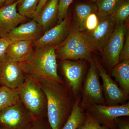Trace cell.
I'll return each instance as SVG.
<instances>
[{"label": "cell", "mask_w": 129, "mask_h": 129, "mask_svg": "<svg viewBox=\"0 0 129 129\" xmlns=\"http://www.w3.org/2000/svg\"><path fill=\"white\" fill-rule=\"evenodd\" d=\"M37 77L46 96L49 125L51 129H61L72 113L73 95L65 83Z\"/></svg>", "instance_id": "1"}, {"label": "cell", "mask_w": 129, "mask_h": 129, "mask_svg": "<svg viewBox=\"0 0 129 129\" xmlns=\"http://www.w3.org/2000/svg\"><path fill=\"white\" fill-rule=\"evenodd\" d=\"M19 64L25 74L64 83L57 73L55 47L36 48L27 61Z\"/></svg>", "instance_id": "2"}, {"label": "cell", "mask_w": 129, "mask_h": 129, "mask_svg": "<svg viewBox=\"0 0 129 129\" xmlns=\"http://www.w3.org/2000/svg\"><path fill=\"white\" fill-rule=\"evenodd\" d=\"M16 90L20 101L35 120L47 115L46 96L37 76L25 75L23 83Z\"/></svg>", "instance_id": "3"}, {"label": "cell", "mask_w": 129, "mask_h": 129, "mask_svg": "<svg viewBox=\"0 0 129 129\" xmlns=\"http://www.w3.org/2000/svg\"><path fill=\"white\" fill-rule=\"evenodd\" d=\"M55 51L57 58L62 61L85 60L90 62L93 60L92 50L81 33L74 26L72 27L67 38L55 47Z\"/></svg>", "instance_id": "4"}, {"label": "cell", "mask_w": 129, "mask_h": 129, "mask_svg": "<svg viewBox=\"0 0 129 129\" xmlns=\"http://www.w3.org/2000/svg\"><path fill=\"white\" fill-rule=\"evenodd\" d=\"M90 67L83 83L81 107L86 110L95 104L106 105L99 73L94 60L90 62Z\"/></svg>", "instance_id": "5"}, {"label": "cell", "mask_w": 129, "mask_h": 129, "mask_svg": "<svg viewBox=\"0 0 129 129\" xmlns=\"http://www.w3.org/2000/svg\"><path fill=\"white\" fill-rule=\"evenodd\" d=\"M35 120L21 101L0 112V128L29 129Z\"/></svg>", "instance_id": "6"}, {"label": "cell", "mask_w": 129, "mask_h": 129, "mask_svg": "<svg viewBox=\"0 0 129 129\" xmlns=\"http://www.w3.org/2000/svg\"><path fill=\"white\" fill-rule=\"evenodd\" d=\"M99 23L94 30L80 32L93 52L102 54L116 25L112 15L99 17Z\"/></svg>", "instance_id": "7"}, {"label": "cell", "mask_w": 129, "mask_h": 129, "mask_svg": "<svg viewBox=\"0 0 129 129\" xmlns=\"http://www.w3.org/2000/svg\"><path fill=\"white\" fill-rule=\"evenodd\" d=\"M97 122L108 129L115 128V119L129 116V103L115 106L95 104L86 110Z\"/></svg>", "instance_id": "8"}, {"label": "cell", "mask_w": 129, "mask_h": 129, "mask_svg": "<svg viewBox=\"0 0 129 129\" xmlns=\"http://www.w3.org/2000/svg\"><path fill=\"white\" fill-rule=\"evenodd\" d=\"M25 74L19 63L6 54L0 58V85L16 89L23 83Z\"/></svg>", "instance_id": "9"}, {"label": "cell", "mask_w": 129, "mask_h": 129, "mask_svg": "<svg viewBox=\"0 0 129 129\" xmlns=\"http://www.w3.org/2000/svg\"><path fill=\"white\" fill-rule=\"evenodd\" d=\"M127 29L126 23L116 26L103 48L102 54L109 68H113L119 63Z\"/></svg>", "instance_id": "10"}, {"label": "cell", "mask_w": 129, "mask_h": 129, "mask_svg": "<svg viewBox=\"0 0 129 129\" xmlns=\"http://www.w3.org/2000/svg\"><path fill=\"white\" fill-rule=\"evenodd\" d=\"M98 73L103 81V90L106 105L115 106L124 103L128 99L123 91L108 74L101 62L94 59Z\"/></svg>", "instance_id": "11"}, {"label": "cell", "mask_w": 129, "mask_h": 129, "mask_svg": "<svg viewBox=\"0 0 129 129\" xmlns=\"http://www.w3.org/2000/svg\"><path fill=\"white\" fill-rule=\"evenodd\" d=\"M72 27L69 18L66 17L61 22L46 30L33 42L36 48L56 47L61 43L69 35Z\"/></svg>", "instance_id": "12"}, {"label": "cell", "mask_w": 129, "mask_h": 129, "mask_svg": "<svg viewBox=\"0 0 129 129\" xmlns=\"http://www.w3.org/2000/svg\"><path fill=\"white\" fill-rule=\"evenodd\" d=\"M61 68L68 86L75 98L82 88L85 65L81 61H62Z\"/></svg>", "instance_id": "13"}, {"label": "cell", "mask_w": 129, "mask_h": 129, "mask_svg": "<svg viewBox=\"0 0 129 129\" xmlns=\"http://www.w3.org/2000/svg\"><path fill=\"white\" fill-rule=\"evenodd\" d=\"M19 0L0 8V36L4 37L17 26L26 22L27 18L18 12Z\"/></svg>", "instance_id": "14"}, {"label": "cell", "mask_w": 129, "mask_h": 129, "mask_svg": "<svg viewBox=\"0 0 129 129\" xmlns=\"http://www.w3.org/2000/svg\"><path fill=\"white\" fill-rule=\"evenodd\" d=\"M43 32L39 24L32 19L17 26L4 37L11 42L21 41L34 42L42 35Z\"/></svg>", "instance_id": "15"}, {"label": "cell", "mask_w": 129, "mask_h": 129, "mask_svg": "<svg viewBox=\"0 0 129 129\" xmlns=\"http://www.w3.org/2000/svg\"><path fill=\"white\" fill-rule=\"evenodd\" d=\"M33 42L21 41L11 42L6 54L12 59L19 63L24 62L29 58L34 51Z\"/></svg>", "instance_id": "16"}, {"label": "cell", "mask_w": 129, "mask_h": 129, "mask_svg": "<svg viewBox=\"0 0 129 129\" xmlns=\"http://www.w3.org/2000/svg\"><path fill=\"white\" fill-rule=\"evenodd\" d=\"M59 0H49L34 19L41 27L43 31H46L57 19Z\"/></svg>", "instance_id": "17"}, {"label": "cell", "mask_w": 129, "mask_h": 129, "mask_svg": "<svg viewBox=\"0 0 129 129\" xmlns=\"http://www.w3.org/2000/svg\"><path fill=\"white\" fill-rule=\"evenodd\" d=\"M112 75L125 94H129V60L119 63L113 68Z\"/></svg>", "instance_id": "18"}, {"label": "cell", "mask_w": 129, "mask_h": 129, "mask_svg": "<svg viewBox=\"0 0 129 129\" xmlns=\"http://www.w3.org/2000/svg\"><path fill=\"white\" fill-rule=\"evenodd\" d=\"M96 5L89 3H79L75 6L74 9V21L76 29L80 32L85 30L86 18L92 13H96Z\"/></svg>", "instance_id": "19"}, {"label": "cell", "mask_w": 129, "mask_h": 129, "mask_svg": "<svg viewBox=\"0 0 129 129\" xmlns=\"http://www.w3.org/2000/svg\"><path fill=\"white\" fill-rule=\"evenodd\" d=\"M81 98H76L71 114L61 129H77L85 122L86 112L81 107Z\"/></svg>", "instance_id": "20"}, {"label": "cell", "mask_w": 129, "mask_h": 129, "mask_svg": "<svg viewBox=\"0 0 129 129\" xmlns=\"http://www.w3.org/2000/svg\"><path fill=\"white\" fill-rule=\"evenodd\" d=\"M20 101L16 89L0 86V112Z\"/></svg>", "instance_id": "21"}, {"label": "cell", "mask_w": 129, "mask_h": 129, "mask_svg": "<svg viewBox=\"0 0 129 129\" xmlns=\"http://www.w3.org/2000/svg\"><path fill=\"white\" fill-rule=\"evenodd\" d=\"M123 0H99L96 2L97 14L99 17L112 15Z\"/></svg>", "instance_id": "22"}, {"label": "cell", "mask_w": 129, "mask_h": 129, "mask_svg": "<svg viewBox=\"0 0 129 129\" xmlns=\"http://www.w3.org/2000/svg\"><path fill=\"white\" fill-rule=\"evenodd\" d=\"M40 0H19L18 12L22 16L31 18L35 14Z\"/></svg>", "instance_id": "23"}, {"label": "cell", "mask_w": 129, "mask_h": 129, "mask_svg": "<svg viewBox=\"0 0 129 129\" xmlns=\"http://www.w3.org/2000/svg\"><path fill=\"white\" fill-rule=\"evenodd\" d=\"M112 16L116 26L126 23L129 16V0H123Z\"/></svg>", "instance_id": "24"}, {"label": "cell", "mask_w": 129, "mask_h": 129, "mask_svg": "<svg viewBox=\"0 0 129 129\" xmlns=\"http://www.w3.org/2000/svg\"><path fill=\"white\" fill-rule=\"evenodd\" d=\"M86 117L85 122L77 129H108L99 124L90 113L86 111Z\"/></svg>", "instance_id": "25"}, {"label": "cell", "mask_w": 129, "mask_h": 129, "mask_svg": "<svg viewBox=\"0 0 129 129\" xmlns=\"http://www.w3.org/2000/svg\"><path fill=\"white\" fill-rule=\"evenodd\" d=\"M74 0H59L57 20L60 23L67 16L68 9Z\"/></svg>", "instance_id": "26"}, {"label": "cell", "mask_w": 129, "mask_h": 129, "mask_svg": "<svg viewBox=\"0 0 129 129\" xmlns=\"http://www.w3.org/2000/svg\"><path fill=\"white\" fill-rule=\"evenodd\" d=\"M99 17L96 13H92L86 18L85 22V31H90L94 30L99 23Z\"/></svg>", "instance_id": "27"}, {"label": "cell", "mask_w": 129, "mask_h": 129, "mask_svg": "<svg viewBox=\"0 0 129 129\" xmlns=\"http://www.w3.org/2000/svg\"><path fill=\"white\" fill-rule=\"evenodd\" d=\"M129 60V34L128 29L125 34L124 44L119 56V63L124 60Z\"/></svg>", "instance_id": "28"}, {"label": "cell", "mask_w": 129, "mask_h": 129, "mask_svg": "<svg viewBox=\"0 0 129 129\" xmlns=\"http://www.w3.org/2000/svg\"><path fill=\"white\" fill-rule=\"evenodd\" d=\"M36 119L33 121L29 129H51L49 125L48 127L47 124L42 121V119Z\"/></svg>", "instance_id": "29"}, {"label": "cell", "mask_w": 129, "mask_h": 129, "mask_svg": "<svg viewBox=\"0 0 129 129\" xmlns=\"http://www.w3.org/2000/svg\"><path fill=\"white\" fill-rule=\"evenodd\" d=\"M118 117L115 120L114 129H129V120Z\"/></svg>", "instance_id": "30"}, {"label": "cell", "mask_w": 129, "mask_h": 129, "mask_svg": "<svg viewBox=\"0 0 129 129\" xmlns=\"http://www.w3.org/2000/svg\"><path fill=\"white\" fill-rule=\"evenodd\" d=\"M11 43L5 37L0 36V58L6 54L8 47Z\"/></svg>", "instance_id": "31"}, {"label": "cell", "mask_w": 129, "mask_h": 129, "mask_svg": "<svg viewBox=\"0 0 129 129\" xmlns=\"http://www.w3.org/2000/svg\"><path fill=\"white\" fill-rule=\"evenodd\" d=\"M48 0H40L39 3L37 6V9L35 12V14L33 15L32 17V19L34 18L35 17L37 16L40 12L41 11L43 8L44 7L45 5L46 4V3L48 2Z\"/></svg>", "instance_id": "32"}, {"label": "cell", "mask_w": 129, "mask_h": 129, "mask_svg": "<svg viewBox=\"0 0 129 129\" xmlns=\"http://www.w3.org/2000/svg\"><path fill=\"white\" fill-rule=\"evenodd\" d=\"M8 0H0V8L5 6Z\"/></svg>", "instance_id": "33"}, {"label": "cell", "mask_w": 129, "mask_h": 129, "mask_svg": "<svg viewBox=\"0 0 129 129\" xmlns=\"http://www.w3.org/2000/svg\"><path fill=\"white\" fill-rule=\"evenodd\" d=\"M15 2V0H8V1L6 3L5 6H6V5H10V4H12V3Z\"/></svg>", "instance_id": "34"}, {"label": "cell", "mask_w": 129, "mask_h": 129, "mask_svg": "<svg viewBox=\"0 0 129 129\" xmlns=\"http://www.w3.org/2000/svg\"><path fill=\"white\" fill-rule=\"evenodd\" d=\"M89 1H92L93 2H97L98 1H99V0H89Z\"/></svg>", "instance_id": "35"}, {"label": "cell", "mask_w": 129, "mask_h": 129, "mask_svg": "<svg viewBox=\"0 0 129 129\" xmlns=\"http://www.w3.org/2000/svg\"><path fill=\"white\" fill-rule=\"evenodd\" d=\"M0 129H2V128H0Z\"/></svg>", "instance_id": "36"}, {"label": "cell", "mask_w": 129, "mask_h": 129, "mask_svg": "<svg viewBox=\"0 0 129 129\" xmlns=\"http://www.w3.org/2000/svg\"><path fill=\"white\" fill-rule=\"evenodd\" d=\"M0 86H1V85H0Z\"/></svg>", "instance_id": "37"}]
</instances>
